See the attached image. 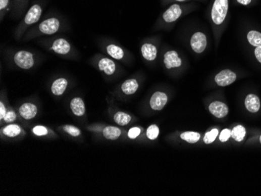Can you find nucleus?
<instances>
[{
  "label": "nucleus",
  "mask_w": 261,
  "mask_h": 196,
  "mask_svg": "<svg viewBox=\"0 0 261 196\" xmlns=\"http://www.w3.org/2000/svg\"><path fill=\"white\" fill-rule=\"evenodd\" d=\"M199 3L191 2L185 4H172L167 7L158 19L160 27L173 26L175 23L184 16L190 14L199 8Z\"/></svg>",
  "instance_id": "1"
},
{
  "label": "nucleus",
  "mask_w": 261,
  "mask_h": 196,
  "mask_svg": "<svg viewBox=\"0 0 261 196\" xmlns=\"http://www.w3.org/2000/svg\"><path fill=\"white\" fill-rule=\"evenodd\" d=\"M47 0H34L33 3L30 6L27 12L24 14V18L21 24L18 25L17 29L18 38L22 35L23 33L31 26H33L39 22L44 10L46 7Z\"/></svg>",
  "instance_id": "2"
},
{
  "label": "nucleus",
  "mask_w": 261,
  "mask_h": 196,
  "mask_svg": "<svg viewBox=\"0 0 261 196\" xmlns=\"http://www.w3.org/2000/svg\"><path fill=\"white\" fill-rule=\"evenodd\" d=\"M231 0H211L208 6V15L211 24L219 29L223 28L229 17Z\"/></svg>",
  "instance_id": "3"
},
{
  "label": "nucleus",
  "mask_w": 261,
  "mask_h": 196,
  "mask_svg": "<svg viewBox=\"0 0 261 196\" xmlns=\"http://www.w3.org/2000/svg\"><path fill=\"white\" fill-rule=\"evenodd\" d=\"M62 28V18L57 14H49L40 22L35 24L33 29L28 34V38L36 35H53L59 32Z\"/></svg>",
  "instance_id": "4"
},
{
  "label": "nucleus",
  "mask_w": 261,
  "mask_h": 196,
  "mask_svg": "<svg viewBox=\"0 0 261 196\" xmlns=\"http://www.w3.org/2000/svg\"><path fill=\"white\" fill-rule=\"evenodd\" d=\"M11 61L19 69L31 70L36 65L37 57L31 51L21 50L15 51L11 56Z\"/></svg>",
  "instance_id": "5"
},
{
  "label": "nucleus",
  "mask_w": 261,
  "mask_h": 196,
  "mask_svg": "<svg viewBox=\"0 0 261 196\" xmlns=\"http://www.w3.org/2000/svg\"><path fill=\"white\" fill-rule=\"evenodd\" d=\"M47 48L48 51L61 57H69L75 53L71 44L64 38H54L49 43H47Z\"/></svg>",
  "instance_id": "6"
},
{
  "label": "nucleus",
  "mask_w": 261,
  "mask_h": 196,
  "mask_svg": "<svg viewBox=\"0 0 261 196\" xmlns=\"http://www.w3.org/2000/svg\"><path fill=\"white\" fill-rule=\"evenodd\" d=\"M162 57L163 64L167 70L180 69L183 65L182 58L176 50H166Z\"/></svg>",
  "instance_id": "7"
},
{
  "label": "nucleus",
  "mask_w": 261,
  "mask_h": 196,
  "mask_svg": "<svg viewBox=\"0 0 261 196\" xmlns=\"http://www.w3.org/2000/svg\"><path fill=\"white\" fill-rule=\"evenodd\" d=\"M97 69L106 76H114L118 71V65L114 59L109 57L98 56L96 57Z\"/></svg>",
  "instance_id": "8"
},
{
  "label": "nucleus",
  "mask_w": 261,
  "mask_h": 196,
  "mask_svg": "<svg viewBox=\"0 0 261 196\" xmlns=\"http://www.w3.org/2000/svg\"><path fill=\"white\" fill-rule=\"evenodd\" d=\"M190 46L195 54H201L204 52L207 46V38L204 33L196 31L190 38Z\"/></svg>",
  "instance_id": "9"
},
{
  "label": "nucleus",
  "mask_w": 261,
  "mask_h": 196,
  "mask_svg": "<svg viewBox=\"0 0 261 196\" xmlns=\"http://www.w3.org/2000/svg\"><path fill=\"white\" fill-rule=\"evenodd\" d=\"M238 75L235 71L230 69H225L218 72L215 76V82L220 87H225L233 84Z\"/></svg>",
  "instance_id": "10"
},
{
  "label": "nucleus",
  "mask_w": 261,
  "mask_h": 196,
  "mask_svg": "<svg viewBox=\"0 0 261 196\" xmlns=\"http://www.w3.org/2000/svg\"><path fill=\"white\" fill-rule=\"evenodd\" d=\"M141 54L142 58L147 62L156 61L158 55V48L156 42L145 41L141 45Z\"/></svg>",
  "instance_id": "11"
},
{
  "label": "nucleus",
  "mask_w": 261,
  "mask_h": 196,
  "mask_svg": "<svg viewBox=\"0 0 261 196\" xmlns=\"http://www.w3.org/2000/svg\"><path fill=\"white\" fill-rule=\"evenodd\" d=\"M104 50L108 56L115 61H124L126 58V52L118 44L109 42L104 45Z\"/></svg>",
  "instance_id": "12"
},
{
  "label": "nucleus",
  "mask_w": 261,
  "mask_h": 196,
  "mask_svg": "<svg viewBox=\"0 0 261 196\" xmlns=\"http://www.w3.org/2000/svg\"><path fill=\"white\" fill-rule=\"evenodd\" d=\"M168 97L166 93L163 91H156L152 94L149 101L151 108L154 110H161L168 103Z\"/></svg>",
  "instance_id": "13"
},
{
  "label": "nucleus",
  "mask_w": 261,
  "mask_h": 196,
  "mask_svg": "<svg viewBox=\"0 0 261 196\" xmlns=\"http://www.w3.org/2000/svg\"><path fill=\"white\" fill-rule=\"evenodd\" d=\"M69 81L66 78L61 77L54 80L51 84V91L54 95L61 96L68 88Z\"/></svg>",
  "instance_id": "14"
},
{
  "label": "nucleus",
  "mask_w": 261,
  "mask_h": 196,
  "mask_svg": "<svg viewBox=\"0 0 261 196\" xmlns=\"http://www.w3.org/2000/svg\"><path fill=\"white\" fill-rule=\"evenodd\" d=\"M31 0H13V11L11 14L16 18H20L25 14L30 7Z\"/></svg>",
  "instance_id": "15"
},
{
  "label": "nucleus",
  "mask_w": 261,
  "mask_h": 196,
  "mask_svg": "<svg viewBox=\"0 0 261 196\" xmlns=\"http://www.w3.org/2000/svg\"><path fill=\"white\" fill-rule=\"evenodd\" d=\"M19 114L24 120H31L36 117L38 114V108L35 104L25 103L20 107Z\"/></svg>",
  "instance_id": "16"
},
{
  "label": "nucleus",
  "mask_w": 261,
  "mask_h": 196,
  "mask_svg": "<svg viewBox=\"0 0 261 196\" xmlns=\"http://www.w3.org/2000/svg\"><path fill=\"white\" fill-rule=\"evenodd\" d=\"M210 112L218 118H223L228 114V107L222 102H213L209 107Z\"/></svg>",
  "instance_id": "17"
},
{
  "label": "nucleus",
  "mask_w": 261,
  "mask_h": 196,
  "mask_svg": "<svg viewBox=\"0 0 261 196\" xmlns=\"http://www.w3.org/2000/svg\"><path fill=\"white\" fill-rule=\"evenodd\" d=\"M139 88V82L136 78H129L121 85V90L125 95H133Z\"/></svg>",
  "instance_id": "18"
},
{
  "label": "nucleus",
  "mask_w": 261,
  "mask_h": 196,
  "mask_svg": "<svg viewBox=\"0 0 261 196\" xmlns=\"http://www.w3.org/2000/svg\"><path fill=\"white\" fill-rule=\"evenodd\" d=\"M71 111L77 117H82L85 114V106L82 99L75 97L72 99L70 104Z\"/></svg>",
  "instance_id": "19"
},
{
  "label": "nucleus",
  "mask_w": 261,
  "mask_h": 196,
  "mask_svg": "<svg viewBox=\"0 0 261 196\" xmlns=\"http://www.w3.org/2000/svg\"><path fill=\"white\" fill-rule=\"evenodd\" d=\"M246 109L251 113H256L260 108V102L259 97L254 94H249L245 100Z\"/></svg>",
  "instance_id": "20"
},
{
  "label": "nucleus",
  "mask_w": 261,
  "mask_h": 196,
  "mask_svg": "<svg viewBox=\"0 0 261 196\" xmlns=\"http://www.w3.org/2000/svg\"><path fill=\"white\" fill-rule=\"evenodd\" d=\"M104 138L108 140H117L121 134V130L117 127L108 126L102 131Z\"/></svg>",
  "instance_id": "21"
},
{
  "label": "nucleus",
  "mask_w": 261,
  "mask_h": 196,
  "mask_svg": "<svg viewBox=\"0 0 261 196\" xmlns=\"http://www.w3.org/2000/svg\"><path fill=\"white\" fill-rule=\"evenodd\" d=\"M248 42L252 47L261 46V32L256 30H250L246 35Z\"/></svg>",
  "instance_id": "22"
},
{
  "label": "nucleus",
  "mask_w": 261,
  "mask_h": 196,
  "mask_svg": "<svg viewBox=\"0 0 261 196\" xmlns=\"http://www.w3.org/2000/svg\"><path fill=\"white\" fill-rule=\"evenodd\" d=\"M13 11V0H0V19H4Z\"/></svg>",
  "instance_id": "23"
},
{
  "label": "nucleus",
  "mask_w": 261,
  "mask_h": 196,
  "mask_svg": "<svg viewBox=\"0 0 261 196\" xmlns=\"http://www.w3.org/2000/svg\"><path fill=\"white\" fill-rule=\"evenodd\" d=\"M21 133V128L17 124H9L3 129V134L9 138L18 137Z\"/></svg>",
  "instance_id": "24"
},
{
  "label": "nucleus",
  "mask_w": 261,
  "mask_h": 196,
  "mask_svg": "<svg viewBox=\"0 0 261 196\" xmlns=\"http://www.w3.org/2000/svg\"><path fill=\"white\" fill-rule=\"evenodd\" d=\"M114 122L118 124V125L125 126L129 124L130 121L132 120V117L126 113L118 112L114 115Z\"/></svg>",
  "instance_id": "25"
},
{
  "label": "nucleus",
  "mask_w": 261,
  "mask_h": 196,
  "mask_svg": "<svg viewBox=\"0 0 261 196\" xmlns=\"http://www.w3.org/2000/svg\"><path fill=\"white\" fill-rule=\"evenodd\" d=\"M181 138L184 141H186L187 142L196 143L200 138V134L197 132H193V131H185L181 134Z\"/></svg>",
  "instance_id": "26"
},
{
  "label": "nucleus",
  "mask_w": 261,
  "mask_h": 196,
  "mask_svg": "<svg viewBox=\"0 0 261 196\" xmlns=\"http://www.w3.org/2000/svg\"><path fill=\"white\" fill-rule=\"evenodd\" d=\"M245 135H246V129H245V127L241 125L234 127L231 133L232 138L237 141H242Z\"/></svg>",
  "instance_id": "27"
},
{
  "label": "nucleus",
  "mask_w": 261,
  "mask_h": 196,
  "mask_svg": "<svg viewBox=\"0 0 261 196\" xmlns=\"http://www.w3.org/2000/svg\"><path fill=\"white\" fill-rule=\"evenodd\" d=\"M207 0H161V4L163 7H168L172 4H185V3L196 2L205 3Z\"/></svg>",
  "instance_id": "28"
},
{
  "label": "nucleus",
  "mask_w": 261,
  "mask_h": 196,
  "mask_svg": "<svg viewBox=\"0 0 261 196\" xmlns=\"http://www.w3.org/2000/svg\"><path fill=\"white\" fill-rule=\"evenodd\" d=\"M233 6L239 7H252L256 5L258 0H231Z\"/></svg>",
  "instance_id": "29"
},
{
  "label": "nucleus",
  "mask_w": 261,
  "mask_h": 196,
  "mask_svg": "<svg viewBox=\"0 0 261 196\" xmlns=\"http://www.w3.org/2000/svg\"><path fill=\"white\" fill-rule=\"evenodd\" d=\"M159 133V127L155 125V124H152V125L149 126V127H148L147 131H146V135H147L149 139L155 140L156 138H158Z\"/></svg>",
  "instance_id": "30"
},
{
  "label": "nucleus",
  "mask_w": 261,
  "mask_h": 196,
  "mask_svg": "<svg viewBox=\"0 0 261 196\" xmlns=\"http://www.w3.org/2000/svg\"><path fill=\"white\" fill-rule=\"evenodd\" d=\"M63 130L72 137H78L81 134V130L78 129V127H75V126L64 125L63 127Z\"/></svg>",
  "instance_id": "31"
},
{
  "label": "nucleus",
  "mask_w": 261,
  "mask_h": 196,
  "mask_svg": "<svg viewBox=\"0 0 261 196\" xmlns=\"http://www.w3.org/2000/svg\"><path fill=\"white\" fill-rule=\"evenodd\" d=\"M218 134V130L215 128V129L211 130V131H208L206 134H205L204 138L203 141L206 144H211V143L214 142L216 139L217 136Z\"/></svg>",
  "instance_id": "32"
},
{
  "label": "nucleus",
  "mask_w": 261,
  "mask_h": 196,
  "mask_svg": "<svg viewBox=\"0 0 261 196\" xmlns=\"http://www.w3.org/2000/svg\"><path fill=\"white\" fill-rule=\"evenodd\" d=\"M34 134L37 136H45L48 134V131L46 127L44 126L38 125L34 127L33 130Z\"/></svg>",
  "instance_id": "33"
},
{
  "label": "nucleus",
  "mask_w": 261,
  "mask_h": 196,
  "mask_svg": "<svg viewBox=\"0 0 261 196\" xmlns=\"http://www.w3.org/2000/svg\"><path fill=\"white\" fill-rule=\"evenodd\" d=\"M16 119H17V114H15L14 111L10 110V111L7 112L5 117H4L3 120H4L6 123H7V124H11V123H13L14 121H15Z\"/></svg>",
  "instance_id": "34"
},
{
  "label": "nucleus",
  "mask_w": 261,
  "mask_h": 196,
  "mask_svg": "<svg viewBox=\"0 0 261 196\" xmlns=\"http://www.w3.org/2000/svg\"><path fill=\"white\" fill-rule=\"evenodd\" d=\"M141 133V129L139 127H132V129H130L128 131V137L132 139H135L138 137Z\"/></svg>",
  "instance_id": "35"
},
{
  "label": "nucleus",
  "mask_w": 261,
  "mask_h": 196,
  "mask_svg": "<svg viewBox=\"0 0 261 196\" xmlns=\"http://www.w3.org/2000/svg\"><path fill=\"white\" fill-rule=\"evenodd\" d=\"M231 133H232V131L230 130L224 129L222 133H221V134H220V141H222V142H225V141H228L229 138H230Z\"/></svg>",
  "instance_id": "36"
},
{
  "label": "nucleus",
  "mask_w": 261,
  "mask_h": 196,
  "mask_svg": "<svg viewBox=\"0 0 261 196\" xmlns=\"http://www.w3.org/2000/svg\"><path fill=\"white\" fill-rule=\"evenodd\" d=\"M254 56L256 61L261 64V46L255 47Z\"/></svg>",
  "instance_id": "37"
},
{
  "label": "nucleus",
  "mask_w": 261,
  "mask_h": 196,
  "mask_svg": "<svg viewBox=\"0 0 261 196\" xmlns=\"http://www.w3.org/2000/svg\"><path fill=\"white\" fill-rule=\"evenodd\" d=\"M6 114H7V110H6L5 106H4V103L1 102L0 103V119L3 120L4 117H5Z\"/></svg>",
  "instance_id": "38"
},
{
  "label": "nucleus",
  "mask_w": 261,
  "mask_h": 196,
  "mask_svg": "<svg viewBox=\"0 0 261 196\" xmlns=\"http://www.w3.org/2000/svg\"><path fill=\"white\" fill-rule=\"evenodd\" d=\"M259 141H260V143H261V136H260V137H259Z\"/></svg>",
  "instance_id": "39"
}]
</instances>
